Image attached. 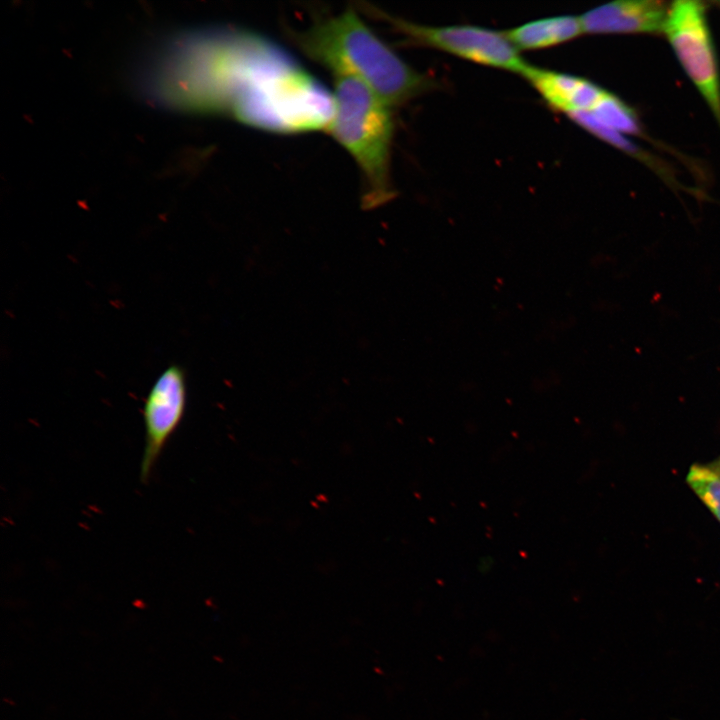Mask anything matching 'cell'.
Here are the masks:
<instances>
[{"label":"cell","instance_id":"12","mask_svg":"<svg viewBox=\"0 0 720 720\" xmlns=\"http://www.w3.org/2000/svg\"><path fill=\"white\" fill-rule=\"evenodd\" d=\"M569 118L609 144L621 148L626 152L633 153L635 151L633 145L623 137L621 133L600 123L590 112L575 113L570 115Z\"/></svg>","mask_w":720,"mask_h":720},{"label":"cell","instance_id":"9","mask_svg":"<svg viewBox=\"0 0 720 720\" xmlns=\"http://www.w3.org/2000/svg\"><path fill=\"white\" fill-rule=\"evenodd\" d=\"M584 33L580 17L560 15L524 23L505 32L518 50L557 46Z\"/></svg>","mask_w":720,"mask_h":720},{"label":"cell","instance_id":"6","mask_svg":"<svg viewBox=\"0 0 720 720\" xmlns=\"http://www.w3.org/2000/svg\"><path fill=\"white\" fill-rule=\"evenodd\" d=\"M187 376L184 367L168 365L154 380L143 403L144 449L140 480L147 482L167 442L180 426L187 406Z\"/></svg>","mask_w":720,"mask_h":720},{"label":"cell","instance_id":"1","mask_svg":"<svg viewBox=\"0 0 720 720\" xmlns=\"http://www.w3.org/2000/svg\"><path fill=\"white\" fill-rule=\"evenodd\" d=\"M162 104L221 113L277 133L326 130L333 95L272 41L243 30L213 29L176 38L149 72Z\"/></svg>","mask_w":720,"mask_h":720},{"label":"cell","instance_id":"7","mask_svg":"<svg viewBox=\"0 0 720 720\" xmlns=\"http://www.w3.org/2000/svg\"><path fill=\"white\" fill-rule=\"evenodd\" d=\"M668 9L661 1H614L588 10L580 20L584 33H657L664 30Z\"/></svg>","mask_w":720,"mask_h":720},{"label":"cell","instance_id":"11","mask_svg":"<svg viewBox=\"0 0 720 720\" xmlns=\"http://www.w3.org/2000/svg\"><path fill=\"white\" fill-rule=\"evenodd\" d=\"M687 482L720 521V475L708 467L693 465Z\"/></svg>","mask_w":720,"mask_h":720},{"label":"cell","instance_id":"2","mask_svg":"<svg viewBox=\"0 0 720 720\" xmlns=\"http://www.w3.org/2000/svg\"><path fill=\"white\" fill-rule=\"evenodd\" d=\"M296 46L334 77L364 83L390 107L399 106L435 86V81L407 64L362 20L354 8L294 32Z\"/></svg>","mask_w":720,"mask_h":720},{"label":"cell","instance_id":"8","mask_svg":"<svg viewBox=\"0 0 720 720\" xmlns=\"http://www.w3.org/2000/svg\"><path fill=\"white\" fill-rule=\"evenodd\" d=\"M523 77L529 81L547 105L567 116L591 111L606 92L587 79L532 65Z\"/></svg>","mask_w":720,"mask_h":720},{"label":"cell","instance_id":"5","mask_svg":"<svg viewBox=\"0 0 720 720\" xmlns=\"http://www.w3.org/2000/svg\"><path fill=\"white\" fill-rule=\"evenodd\" d=\"M663 32L720 123V76L704 5L692 0L673 2Z\"/></svg>","mask_w":720,"mask_h":720},{"label":"cell","instance_id":"4","mask_svg":"<svg viewBox=\"0 0 720 720\" xmlns=\"http://www.w3.org/2000/svg\"><path fill=\"white\" fill-rule=\"evenodd\" d=\"M362 9L389 24L406 44L437 49L464 60L521 76L528 64L505 32L476 25L427 26L392 16L365 3Z\"/></svg>","mask_w":720,"mask_h":720},{"label":"cell","instance_id":"10","mask_svg":"<svg viewBox=\"0 0 720 720\" xmlns=\"http://www.w3.org/2000/svg\"><path fill=\"white\" fill-rule=\"evenodd\" d=\"M600 123L621 134H638V121L633 111L618 97L605 92L600 101L589 111Z\"/></svg>","mask_w":720,"mask_h":720},{"label":"cell","instance_id":"3","mask_svg":"<svg viewBox=\"0 0 720 720\" xmlns=\"http://www.w3.org/2000/svg\"><path fill=\"white\" fill-rule=\"evenodd\" d=\"M333 113L326 131L354 159L364 182L368 208L394 196L391 151L394 137L392 107L364 83L334 77Z\"/></svg>","mask_w":720,"mask_h":720}]
</instances>
